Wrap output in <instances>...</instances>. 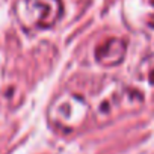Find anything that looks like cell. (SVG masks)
I'll use <instances>...</instances> for the list:
<instances>
[{
  "label": "cell",
  "instance_id": "cell-2",
  "mask_svg": "<svg viewBox=\"0 0 154 154\" xmlns=\"http://www.w3.org/2000/svg\"><path fill=\"white\" fill-rule=\"evenodd\" d=\"M125 53H127L125 41L115 36L103 39L95 48V57L104 66H115L121 63Z\"/></svg>",
  "mask_w": 154,
  "mask_h": 154
},
{
  "label": "cell",
  "instance_id": "cell-1",
  "mask_svg": "<svg viewBox=\"0 0 154 154\" xmlns=\"http://www.w3.org/2000/svg\"><path fill=\"white\" fill-rule=\"evenodd\" d=\"M27 11L33 26L50 27L60 18L63 6L60 0H27Z\"/></svg>",
  "mask_w": 154,
  "mask_h": 154
},
{
  "label": "cell",
  "instance_id": "cell-3",
  "mask_svg": "<svg viewBox=\"0 0 154 154\" xmlns=\"http://www.w3.org/2000/svg\"><path fill=\"white\" fill-rule=\"evenodd\" d=\"M139 2L149 9V15H154V0H139Z\"/></svg>",
  "mask_w": 154,
  "mask_h": 154
}]
</instances>
